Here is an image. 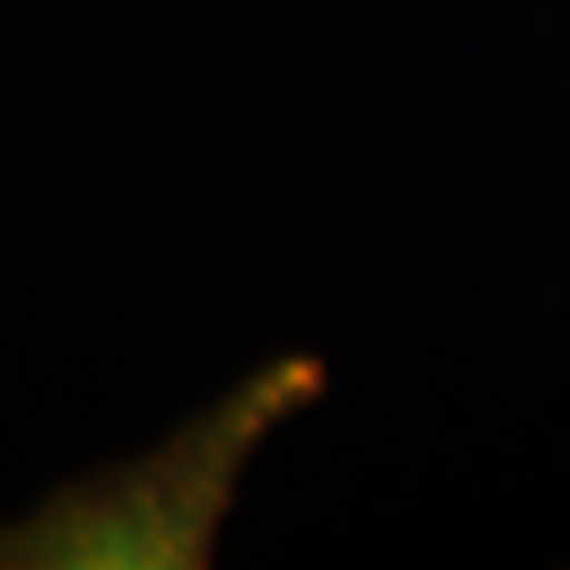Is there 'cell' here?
Returning a JSON list of instances; mask_svg holds the SVG:
<instances>
[{"label": "cell", "mask_w": 570, "mask_h": 570, "mask_svg": "<svg viewBox=\"0 0 570 570\" xmlns=\"http://www.w3.org/2000/svg\"><path fill=\"white\" fill-rule=\"evenodd\" d=\"M324 390L314 356H285L214 414L134 466L67 485L39 513L0 528V570L205 566L247 452Z\"/></svg>", "instance_id": "1"}]
</instances>
